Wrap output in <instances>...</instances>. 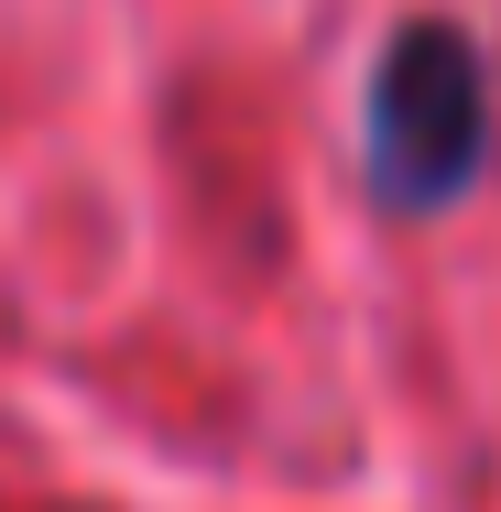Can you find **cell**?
Masks as SVG:
<instances>
[{
    "mask_svg": "<svg viewBox=\"0 0 501 512\" xmlns=\"http://www.w3.org/2000/svg\"><path fill=\"white\" fill-rule=\"evenodd\" d=\"M491 153V77L458 22H403L371 66V175L393 207H447L469 197Z\"/></svg>",
    "mask_w": 501,
    "mask_h": 512,
    "instance_id": "1",
    "label": "cell"
}]
</instances>
